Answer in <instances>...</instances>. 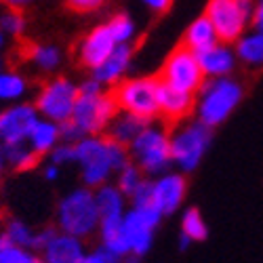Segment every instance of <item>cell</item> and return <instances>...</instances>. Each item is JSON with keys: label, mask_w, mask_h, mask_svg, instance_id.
I'll return each mask as SVG.
<instances>
[{"label": "cell", "mask_w": 263, "mask_h": 263, "mask_svg": "<svg viewBox=\"0 0 263 263\" xmlns=\"http://www.w3.org/2000/svg\"><path fill=\"white\" fill-rule=\"evenodd\" d=\"M74 162L80 166L82 185L97 190L109 183L130 158L126 145L116 143L107 135H86L74 143Z\"/></svg>", "instance_id": "obj_1"}, {"label": "cell", "mask_w": 263, "mask_h": 263, "mask_svg": "<svg viewBox=\"0 0 263 263\" xmlns=\"http://www.w3.org/2000/svg\"><path fill=\"white\" fill-rule=\"evenodd\" d=\"M245 97V86L230 76L204 78L202 86L196 93L194 116L206 126L215 128L223 124Z\"/></svg>", "instance_id": "obj_2"}, {"label": "cell", "mask_w": 263, "mask_h": 263, "mask_svg": "<svg viewBox=\"0 0 263 263\" xmlns=\"http://www.w3.org/2000/svg\"><path fill=\"white\" fill-rule=\"evenodd\" d=\"M99 209L95 200V190L80 185L68 192L59 200L55 211V223L59 232L76 236L80 240H91L99 232Z\"/></svg>", "instance_id": "obj_3"}, {"label": "cell", "mask_w": 263, "mask_h": 263, "mask_svg": "<svg viewBox=\"0 0 263 263\" xmlns=\"http://www.w3.org/2000/svg\"><path fill=\"white\" fill-rule=\"evenodd\" d=\"M130 162H135L143 175L158 177V175L171 171V126L166 122L152 120L141 133L126 145Z\"/></svg>", "instance_id": "obj_4"}, {"label": "cell", "mask_w": 263, "mask_h": 263, "mask_svg": "<svg viewBox=\"0 0 263 263\" xmlns=\"http://www.w3.org/2000/svg\"><path fill=\"white\" fill-rule=\"evenodd\" d=\"M213 141V128L198 118H185L171 126V158L173 166L187 175L200 166Z\"/></svg>", "instance_id": "obj_5"}, {"label": "cell", "mask_w": 263, "mask_h": 263, "mask_svg": "<svg viewBox=\"0 0 263 263\" xmlns=\"http://www.w3.org/2000/svg\"><path fill=\"white\" fill-rule=\"evenodd\" d=\"M109 91L122 112L145 120H158V76H126Z\"/></svg>", "instance_id": "obj_6"}, {"label": "cell", "mask_w": 263, "mask_h": 263, "mask_svg": "<svg viewBox=\"0 0 263 263\" xmlns=\"http://www.w3.org/2000/svg\"><path fill=\"white\" fill-rule=\"evenodd\" d=\"M255 7V0H209L204 15L215 26L219 40L232 45L253 24Z\"/></svg>", "instance_id": "obj_7"}, {"label": "cell", "mask_w": 263, "mask_h": 263, "mask_svg": "<svg viewBox=\"0 0 263 263\" xmlns=\"http://www.w3.org/2000/svg\"><path fill=\"white\" fill-rule=\"evenodd\" d=\"M118 112V105L112 97V91H103L97 95H80L76 99L70 122L80 130V135H105L107 124Z\"/></svg>", "instance_id": "obj_8"}, {"label": "cell", "mask_w": 263, "mask_h": 263, "mask_svg": "<svg viewBox=\"0 0 263 263\" xmlns=\"http://www.w3.org/2000/svg\"><path fill=\"white\" fill-rule=\"evenodd\" d=\"M76 99H78V84L65 76H55L40 86L34 107L40 118L61 124L72 118Z\"/></svg>", "instance_id": "obj_9"}, {"label": "cell", "mask_w": 263, "mask_h": 263, "mask_svg": "<svg viewBox=\"0 0 263 263\" xmlns=\"http://www.w3.org/2000/svg\"><path fill=\"white\" fill-rule=\"evenodd\" d=\"M162 82L175 86V89H181V91H187V93H198V89L204 82V72L200 68V61H198V55L194 51H190L187 47L179 45L175 47L168 57L164 59L160 72L156 74Z\"/></svg>", "instance_id": "obj_10"}, {"label": "cell", "mask_w": 263, "mask_h": 263, "mask_svg": "<svg viewBox=\"0 0 263 263\" xmlns=\"http://www.w3.org/2000/svg\"><path fill=\"white\" fill-rule=\"evenodd\" d=\"M162 221V213L156 206L133 209L128 206L122 217V234L128 242V249L133 255L143 257L154 245V234Z\"/></svg>", "instance_id": "obj_11"}, {"label": "cell", "mask_w": 263, "mask_h": 263, "mask_svg": "<svg viewBox=\"0 0 263 263\" xmlns=\"http://www.w3.org/2000/svg\"><path fill=\"white\" fill-rule=\"evenodd\" d=\"M38 118L40 116L34 103L26 101H17L11 107L3 109L0 112V143L5 147L28 143V135Z\"/></svg>", "instance_id": "obj_12"}, {"label": "cell", "mask_w": 263, "mask_h": 263, "mask_svg": "<svg viewBox=\"0 0 263 263\" xmlns=\"http://www.w3.org/2000/svg\"><path fill=\"white\" fill-rule=\"evenodd\" d=\"M116 40L109 32L107 24H99L93 30L86 32L76 45V61L80 68L86 70H95L99 65L112 55V51L116 49Z\"/></svg>", "instance_id": "obj_13"}, {"label": "cell", "mask_w": 263, "mask_h": 263, "mask_svg": "<svg viewBox=\"0 0 263 263\" xmlns=\"http://www.w3.org/2000/svg\"><path fill=\"white\" fill-rule=\"evenodd\" d=\"M187 192V179L183 173H173L166 171L158 175L156 179H152V204H154L162 217L177 213L185 200Z\"/></svg>", "instance_id": "obj_14"}, {"label": "cell", "mask_w": 263, "mask_h": 263, "mask_svg": "<svg viewBox=\"0 0 263 263\" xmlns=\"http://www.w3.org/2000/svg\"><path fill=\"white\" fill-rule=\"evenodd\" d=\"M194 105H196V95L175 89V86L162 82L158 78V109H160V120L166 122L168 126L177 124L194 114Z\"/></svg>", "instance_id": "obj_15"}, {"label": "cell", "mask_w": 263, "mask_h": 263, "mask_svg": "<svg viewBox=\"0 0 263 263\" xmlns=\"http://www.w3.org/2000/svg\"><path fill=\"white\" fill-rule=\"evenodd\" d=\"M86 253L89 251L84 247V240L57 230L47 247L40 251V259L42 263H82Z\"/></svg>", "instance_id": "obj_16"}, {"label": "cell", "mask_w": 263, "mask_h": 263, "mask_svg": "<svg viewBox=\"0 0 263 263\" xmlns=\"http://www.w3.org/2000/svg\"><path fill=\"white\" fill-rule=\"evenodd\" d=\"M133 55H135V47L133 42H126V45H118L112 55H109L99 68H95L91 72V76L95 80H99L103 86L112 89L114 84H118L122 78H126L128 74V68H130V61H133Z\"/></svg>", "instance_id": "obj_17"}, {"label": "cell", "mask_w": 263, "mask_h": 263, "mask_svg": "<svg viewBox=\"0 0 263 263\" xmlns=\"http://www.w3.org/2000/svg\"><path fill=\"white\" fill-rule=\"evenodd\" d=\"M95 200L99 209V226H120L128 209V198L114 183H105L95 190Z\"/></svg>", "instance_id": "obj_18"}, {"label": "cell", "mask_w": 263, "mask_h": 263, "mask_svg": "<svg viewBox=\"0 0 263 263\" xmlns=\"http://www.w3.org/2000/svg\"><path fill=\"white\" fill-rule=\"evenodd\" d=\"M200 61V68L204 72L206 78H221V76H230L236 70V51L228 45V42H217L215 47L196 53Z\"/></svg>", "instance_id": "obj_19"}, {"label": "cell", "mask_w": 263, "mask_h": 263, "mask_svg": "<svg viewBox=\"0 0 263 263\" xmlns=\"http://www.w3.org/2000/svg\"><path fill=\"white\" fill-rule=\"evenodd\" d=\"M149 122L152 120H145L141 116H135L130 112H122V109H118L116 116L112 118V122L107 124L105 135L109 139H114L116 143H120V145H128L130 141H135V137Z\"/></svg>", "instance_id": "obj_20"}, {"label": "cell", "mask_w": 263, "mask_h": 263, "mask_svg": "<svg viewBox=\"0 0 263 263\" xmlns=\"http://www.w3.org/2000/svg\"><path fill=\"white\" fill-rule=\"evenodd\" d=\"M217 42H221V40H219V36H217L215 26L211 24V19L206 15H200L187 26L181 45L187 47L194 53H202V51L215 47Z\"/></svg>", "instance_id": "obj_21"}, {"label": "cell", "mask_w": 263, "mask_h": 263, "mask_svg": "<svg viewBox=\"0 0 263 263\" xmlns=\"http://www.w3.org/2000/svg\"><path fill=\"white\" fill-rule=\"evenodd\" d=\"M61 141V130L59 124L47 118H38L28 135V145L36 152V154L42 156H49L51 149Z\"/></svg>", "instance_id": "obj_22"}, {"label": "cell", "mask_w": 263, "mask_h": 263, "mask_svg": "<svg viewBox=\"0 0 263 263\" xmlns=\"http://www.w3.org/2000/svg\"><path fill=\"white\" fill-rule=\"evenodd\" d=\"M26 59L32 63L34 70L42 74H55L63 63V53L55 45H30Z\"/></svg>", "instance_id": "obj_23"}, {"label": "cell", "mask_w": 263, "mask_h": 263, "mask_svg": "<svg viewBox=\"0 0 263 263\" xmlns=\"http://www.w3.org/2000/svg\"><path fill=\"white\" fill-rule=\"evenodd\" d=\"M236 57L251 68L263 65V34L257 30L245 32L236 40Z\"/></svg>", "instance_id": "obj_24"}, {"label": "cell", "mask_w": 263, "mask_h": 263, "mask_svg": "<svg viewBox=\"0 0 263 263\" xmlns=\"http://www.w3.org/2000/svg\"><path fill=\"white\" fill-rule=\"evenodd\" d=\"M30 91V82L15 70H0V101L17 103Z\"/></svg>", "instance_id": "obj_25"}, {"label": "cell", "mask_w": 263, "mask_h": 263, "mask_svg": "<svg viewBox=\"0 0 263 263\" xmlns=\"http://www.w3.org/2000/svg\"><path fill=\"white\" fill-rule=\"evenodd\" d=\"M5 158H7V166H11L15 171H32L40 162V156L28 143L5 147Z\"/></svg>", "instance_id": "obj_26"}, {"label": "cell", "mask_w": 263, "mask_h": 263, "mask_svg": "<svg viewBox=\"0 0 263 263\" xmlns=\"http://www.w3.org/2000/svg\"><path fill=\"white\" fill-rule=\"evenodd\" d=\"M181 234H185L192 242H204L209 238V226L198 209H187L181 215Z\"/></svg>", "instance_id": "obj_27"}, {"label": "cell", "mask_w": 263, "mask_h": 263, "mask_svg": "<svg viewBox=\"0 0 263 263\" xmlns=\"http://www.w3.org/2000/svg\"><path fill=\"white\" fill-rule=\"evenodd\" d=\"M107 28L112 32L116 45H126V42H133V38L137 36V24L133 21V17H128L126 13H116L107 21Z\"/></svg>", "instance_id": "obj_28"}, {"label": "cell", "mask_w": 263, "mask_h": 263, "mask_svg": "<svg viewBox=\"0 0 263 263\" xmlns=\"http://www.w3.org/2000/svg\"><path fill=\"white\" fill-rule=\"evenodd\" d=\"M143 179H145V175L141 173V168H139L135 162L124 164V166L116 173V185H118V190L126 196V198L139 187V183H141Z\"/></svg>", "instance_id": "obj_29"}, {"label": "cell", "mask_w": 263, "mask_h": 263, "mask_svg": "<svg viewBox=\"0 0 263 263\" xmlns=\"http://www.w3.org/2000/svg\"><path fill=\"white\" fill-rule=\"evenodd\" d=\"M11 245H17V247H26V249H32V240H34V232L32 228L21 221V219H9L7 221V228L3 232Z\"/></svg>", "instance_id": "obj_30"}, {"label": "cell", "mask_w": 263, "mask_h": 263, "mask_svg": "<svg viewBox=\"0 0 263 263\" xmlns=\"http://www.w3.org/2000/svg\"><path fill=\"white\" fill-rule=\"evenodd\" d=\"M0 263H42V259L32 249L7 245L0 247Z\"/></svg>", "instance_id": "obj_31"}, {"label": "cell", "mask_w": 263, "mask_h": 263, "mask_svg": "<svg viewBox=\"0 0 263 263\" xmlns=\"http://www.w3.org/2000/svg\"><path fill=\"white\" fill-rule=\"evenodd\" d=\"M0 30L7 36L21 38L26 34V17L19 9H9L7 13L0 15Z\"/></svg>", "instance_id": "obj_32"}, {"label": "cell", "mask_w": 263, "mask_h": 263, "mask_svg": "<svg viewBox=\"0 0 263 263\" xmlns=\"http://www.w3.org/2000/svg\"><path fill=\"white\" fill-rule=\"evenodd\" d=\"M128 206L143 209V206H154L152 204V179H143L139 187L128 196Z\"/></svg>", "instance_id": "obj_33"}, {"label": "cell", "mask_w": 263, "mask_h": 263, "mask_svg": "<svg viewBox=\"0 0 263 263\" xmlns=\"http://www.w3.org/2000/svg\"><path fill=\"white\" fill-rule=\"evenodd\" d=\"M51 162L57 164V166H63L68 162H74V143H65V141H59L49 154Z\"/></svg>", "instance_id": "obj_34"}, {"label": "cell", "mask_w": 263, "mask_h": 263, "mask_svg": "<svg viewBox=\"0 0 263 263\" xmlns=\"http://www.w3.org/2000/svg\"><path fill=\"white\" fill-rule=\"evenodd\" d=\"M105 5V0H65V7L78 15H89L99 11Z\"/></svg>", "instance_id": "obj_35"}, {"label": "cell", "mask_w": 263, "mask_h": 263, "mask_svg": "<svg viewBox=\"0 0 263 263\" xmlns=\"http://www.w3.org/2000/svg\"><path fill=\"white\" fill-rule=\"evenodd\" d=\"M82 263H120V259L116 255H112V253H107L105 249L97 247L95 251H89L84 255Z\"/></svg>", "instance_id": "obj_36"}, {"label": "cell", "mask_w": 263, "mask_h": 263, "mask_svg": "<svg viewBox=\"0 0 263 263\" xmlns=\"http://www.w3.org/2000/svg\"><path fill=\"white\" fill-rule=\"evenodd\" d=\"M55 232H57V226L53 228V226H49V228H42V230H38V232H34V240H32V251H42L47 247V242L55 236Z\"/></svg>", "instance_id": "obj_37"}, {"label": "cell", "mask_w": 263, "mask_h": 263, "mask_svg": "<svg viewBox=\"0 0 263 263\" xmlns=\"http://www.w3.org/2000/svg\"><path fill=\"white\" fill-rule=\"evenodd\" d=\"M103 91H107V86H103L99 80H95L93 76H89L86 80H82L80 84H78V93L80 95H97V93H103Z\"/></svg>", "instance_id": "obj_38"}, {"label": "cell", "mask_w": 263, "mask_h": 263, "mask_svg": "<svg viewBox=\"0 0 263 263\" xmlns=\"http://www.w3.org/2000/svg\"><path fill=\"white\" fill-rule=\"evenodd\" d=\"M143 7H147L152 13H164L171 7V0H141Z\"/></svg>", "instance_id": "obj_39"}, {"label": "cell", "mask_w": 263, "mask_h": 263, "mask_svg": "<svg viewBox=\"0 0 263 263\" xmlns=\"http://www.w3.org/2000/svg\"><path fill=\"white\" fill-rule=\"evenodd\" d=\"M253 28L263 34V3H257L255 15H253Z\"/></svg>", "instance_id": "obj_40"}, {"label": "cell", "mask_w": 263, "mask_h": 263, "mask_svg": "<svg viewBox=\"0 0 263 263\" xmlns=\"http://www.w3.org/2000/svg\"><path fill=\"white\" fill-rule=\"evenodd\" d=\"M45 179H47V181H57V179H59V166H57V164L51 162V164L45 166Z\"/></svg>", "instance_id": "obj_41"}, {"label": "cell", "mask_w": 263, "mask_h": 263, "mask_svg": "<svg viewBox=\"0 0 263 263\" xmlns=\"http://www.w3.org/2000/svg\"><path fill=\"white\" fill-rule=\"evenodd\" d=\"M3 3L9 7V9H26L28 5H32V3H36V0H3Z\"/></svg>", "instance_id": "obj_42"}, {"label": "cell", "mask_w": 263, "mask_h": 263, "mask_svg": "<svg viewBox=\"0 0 263 263\" xmlns=\"http://www.w3.org/2000/svg\"><path fill=\"white\" fill-rule=\"evenodd\" d=\"M120 263H141V257H137V255H133V253H128L126 257L120 259Z\"/></svg>", "instance_id": "obj_43"}, {"label": "cell", "mask_w": 263, "mask_h": 263, "mask_svg": "<svg viewBox=\"0 0 263 263\" xmlns=\"http://www.w3.org/2000/svg\"><path fill=\"white\" fill-rule=\"evenodd\" d=\"M190 245H192V240H190L185 234H179V249H181V251H185Z\"/></svg>", "instance_id": "obj_44"}, {"label": "cell", "mask_w": 263, "mask_h": 263, "mask_svg": "<svg viewBox=\"0 0 263 263\" xmlns=\"http://www.w3.org/2000/svg\"><path fill=\"white\" fill-rule=\"evenodd\" d=\"M5 166H7V158H5V145L0 143V173L5 171Z\"/></svg>", "instance_id": "obj_45"}, {"label": "cell", "mask_w": 263, "mask_h": 263, "mask_svg": "<svg viewBox=\"0 0 263 263\" xmlns=\"http://www.w3.org/2000/svg\"><path fill=\"white\" fill-rule=\"evenodd\" d=\"M7 47V34L3 32V30H0V51H3Z\"/></svg>", "instance_id": "obj_46"}, {"label": "cell", "mask_w": 263, "mask_h": 263, "mask_svg": "<svg viewBox=\"0 0 263 263\" xmlns=\"http://www.w3.org/2000/svg\"><path fill=\"white\" fill-rule=\"evenodd\" d=\"M0 70H3V59H0Z\"/></svg>", "instance_id": "obj_47"}, {"label": "cell", "mask_w": 263, "mask_h": 263, "mask_svg": "<svg viewBox=\"0 0 263 263\" xmlns=\"http://www.w3.org/2000/svg\"><path fill=\"white\" fill-rule=\"evenodd\" d=\"M259 3H263V0H259Z\"/></svg>", "instance_id": "obj_48"}]
</instances>
